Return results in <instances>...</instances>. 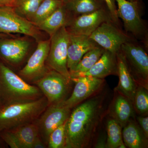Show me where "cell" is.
<instances>
[{
  "instance_id": "20",
  "label": "cell",
  "mask_w": 148,
  "mask_h": 148,
  "mask_svg": "<svg viewBox=\"0 0 148 148\" xmlns=\"http://www.w3.org/2000/svg\"><path fill=\"white\" fill-rule=\"evenodd\" d=\"M64 3L71 20L76 16L107 7L103 0H65Z\"/></svg>"
},
{
  "instance_id": "36",
  "label": "cell",
  "mask_w": 148,
  "mask_h": 148,
  "mask_svg": "<svg viewBox=\"0 0 148 148\" xmlns=\"http://www.w3.org/2000/svg\"><path fill=\"white\" fill-rule=\"evenodd\" d=\"M65 1V0H63V1Z\"/></svg>"
},
{
  "instance_id": "13",
  "label": "cell",
  "mask_w": 148,
  "mask_h": 148,
  "mask_svg": "<svg viewBox=\"0 0 148 148\" xmlns=\"http://www.w3.org/2000/svg\"><path fill=\"white\" fill-rule=\"evenodd\" d=\"M75 83L70 97L60 103L63 106L72 109L88 98L95 95L101 90L105 80L89 76H78L71 78Z\"/></svg>"
},
{
  "instance_id": "31",
  "label": "cell",
  "mask_w": 148,
  "mask_h": 148,
  "mask_svg": "<svg viewBox=\"0 0 148 148\" xmlns=\"http://www.w3.org/2000/svg\"><path fill=\"white\" fill-rule=\"evenodd\" d=\"M138 123L141 126V129L147 138L148 137V116H138L137 118Z\"/></svg>"
},
{
  "instance_id": "24",
  "label": "cell",
  "mask_w": 148,
  "mask_h": 148,
  "mask_svg": "<svg viewBox=\"0 0 148 148\" xmlns=\"http://www.w3.org/2000/svg\"><path fill=\"white\" fill-rule=\"evenodd\" d=\"M122 127L115 120L110 118L107 123L108 138L106 147L119 148L123 143L122 134Z\"/></svg>"
},
{
  "instance_id": "22",
  "label": "cell",
  "mask_w": 148,
  "mask_h": 148,
  "mask_svg": "<svg viewBox=\"0 0 148 148\" xmlns=\"http://www.w3.org/2000/svg\"><path fill=\"white\" fill-rule=\"evenodd\" d=\"M105 50L103 48L98 45L86 52L75 69L70 73L71 77L78 74L85 73L90 70L99 60Z\"/></svg>"
},
{
  "instance_id": "7",
  "label": "cell",
  "mask_w": 148,
  "mask_h": 148,
  "mask_svg": "<svg viewBox=\"0 0 148 148\" xmlns=\"http://www.w3.org/2000/svg\"><path fill=\"white\" fill-rule=\"evenodd\" d=\"M89 38L105 50L115 53L119 51L125 43L135 40L112 21L103 22Z\"/></svg>"
},
{
  "instance_id": "29",
  "label": "cell",
  "mask_w": 148,
  "mask_h": 148,
  "mask_svg": "<svg viewBox=\"0 0 148 148\" xmlns=\"http://www.w3.org/2000/svg\"><path fill=\"white\" fill-rule=\"evenodd\" d=\"M1 136L5 142L11 148H24L18 138L11 130L1 132Z\"/></svg>"
},
{
  "instance_id": "5",
  "label": "cell",
  "mask_w": 148,
  "mask_h": 148,
  "mask_svg": "<svg viewBox=\"0 0 148 148\" xmlns=\"http://www.w3.org/2000/svg\"><path fill=\"white\" fill-rule=\"evenodd\" d=\"M147 49L135 40L125 43L120 51L135 82L138 86L148 89Z\"/></svg>"
},
{
  "instance_id": "37",
  "label": "cell",
  "mask_w": 148,
  "mask_h": 148,
  "mask_svg": "<svg viewBox=\"0 0 148 148\" xmlns=\"http://www.w3.org/2000/svg\"><path fill=\"white\" fill-rule=\"evenodd\" d=\"M18 1V0H17V1Z\"/></svg>"
},
{
  "instance_id": "32",
  "label": "cell",
  "mask_w": 148,
  "mask_h": 148,
  "mask_svg": "<svg viewBox=\"0 0 148 148\" xmlns=\"http://www.w3.org/2000/svg\"><path fill=\"white\" fill-rule=\"evenodd\" d=\"M47 147L41 140L39 136H38L33 143L32 148H45Z\"/></svg>"
},
{
  "instance_id": "12",
  "label": "cell",
  "mask_w": 148,
  "mask_h": 148,
  "mask_svg": "<svg viewBox=\"0 0 148 148\" xmlns=\"http://www.w3.org/2000/svg\"><path fill=\"white\" fill-rule=\"evenodd\" d=\"M50 40H40L34 52L27 63L19 71L20 76L26 81L35 83L48 71L45 64L47 59Z\"/></svg>"
},
{
  "instance_id": "11",
  "label": "cell",
  "mask_w": 148,
  "mask_h": 148,
  "mask_svg": "<svg viewBox=\"0 0 148 148\" xmlns=\"http://www.w3.org/2000/svg\"><path fill=\"white\" fill-rule=\"evenodd\" d=\"M114 20L108 8L105 7L72 18L66 27L71 34L90 36L102 23Z\"/></svg>"
},
{
  "instance_id": "25",
  "label": "cell",
  "mask_w": 148,
  "mask_h": 148,
  "mask_svg": "<svg viewBox=\"0 0 148 148\" xmlns=\"http://www.w3.org/2000/svg\"><path fill=\"white\" fill-rule=\"evenodd\" d=\"M64 4L63 0H44L32 18V22L36 26L50 16Z\"/></svg>"
},
{
  "instance_id": "9",
  "label": "cell",
  "mask_w": 148,
  "mask_h": 148,
  "mask_svg": "<svg viewBox=\"0 0 148 148\" xmlns=\"http://www.w3.org/2000/svg\"><path fill=\"white\" fill-rule=\"evenodd\" d=\"M0 33L22 34L40 40L39 29L16 13L12 7L0 6Z\"/></svg>"
},
{
  "instance_id": "35",
  "label": "cell",
  "mask_w": 148,
  "mask_h": 148,
  "mask_svg": "<svg viewBox=\"0 0 148 148\" xmlns=\"http://www.w3.org/2000/svg\"><path fill=\"white\" fill-rule=\"evenodd\" d=\"M1 99H0V105H1Z\"/></svg>"
},
{
  "instance_id": "17",
  "label": "cell",
  "mask_w": 148,
  "mask_h": 148,
  "mask_svg": "<svg viewBox=\"0 0 148 148\" xmlns=\"http://www.w3.org/2000/svg\"><path fill=\"white\" fill-rule=\"evenodd\" d=\"M134 107L132 101L114 90L113 100L111 103L109 113L111 118L115 120L123 127L134 115Z\"/></svg>"
},
{
  "instance_id": "18",
  "label": "cell",
  "mask_w": 148,
  "mask_h": 148,
  "mask_svg": "<svg viewBox=\"0 0 148 148\" xmlns=\"http://www.w3.org/2000/svg\"><path fill=\"white\" fill-rule=\"evenodd\" d=\"M116 58L119 82L114 90L121 93L132 102L138 85L131 75L120 51L116 53Z\"/></svg>"
},
{
  "instance_id": "23",
  "label": "cell",
  "mask_w": 148,
  "mask_h": 148,
  "mask_svg": "<svg viewBox=\"0 0 148 148\" xmlns=\"http://www.w3.org/2000/svg\"><path fill=\"white\" fill-rule=\"evenodd\" d=\"M18 138L24 148H32L38 136V130L35 121L10 130Z\"/></svg>"
},
{
  "instance_id": "10",
  "label": "cell",
  "mask_w": 148,
  "mask_h": 148,
  "mask_svg": "<svg viewBox=\"0 0 148 148\" xmlns=\"http://www.w3.org/2000/svg\"><path fill=\"white\" fill-rule=\"evenodd\" d=\"M71 110L60 103L49 105L35 121L39 136L47 147L49 135L56 128L67 121L71 113Z\"/></svg>"
},
{
  "instance_id": "8",
  "label": "cell",
  "mask_w": 148,
  "mask_h": 148,
  "mask_svg": "<svg viewBox=\"0 0 148 148\" xmlns=\"http://www.w3.org/2000/svg\"><path fill=\"white\" fill-rule=\"evenodd\" d=\"M71 81L58 72L51 70L48 71L34 84L50 105L58 104L67 99Z\"/></svg>"
},
{
  "instance_id": "30",
  "label": "cell",
  "mask_w": 148,
  "mask_h": 148,
  "mask_svg": "<svg viewBox=\"0 0 148 148\" xmlns=\"http://www.w3.org/2000/svg\"><path fill=\"white\" fill-rule=\"evenodd\" d=\"M106 3L108 9L110 13L111 16L114 21L121 26L119 18L118 16L117 6L116 5L115 0H103Z\"/></svg>"
},
{
  "instance_id": "26",
  "label": "cell",
  "mask_w": 148,
  "mask_h": 148,
  "mask_svg": "<svg viewBox=\"0 0 148 148\" xmlns=\"http://www.w3.org/2000/svg\"><path fill=\"white\" fill-rule=\"evenodd\" d=\"M44 0H18L14 7L16 13L32 21L36 12Z\"/></svg>"
},
{
  "instance_id": "3",
  "label": "cell",
  "mask_w": 148,
  "mask_h": 148,
  "mask_svg": "<svg viewBox=\"0 0 148 148\" xmlns=\"http://www.w3.org/2000/svg\"><path fill=\"white\" fill-rule=\"evenodd\" d=\"M42 93L3 63H0V99L5 103L40 98Z\"/></svg>"
},
{
  "instance_id": "34",
  "label": "cell",
  "mask_w": 148,
  "mask_h": 148,
  "mask_svg": "<svg viewBox=\"0 0 148 148\" xmlns=\"http://www.w3.org/2000/svg\"><path fill=\"white\" fill-rule=\"evenodd\" d=\"M130 1H142V0H128Z\"/></svg>"
},
{
  "instance_id": "28",
  "label": "cell",
  "mask_w": 148,
  "mask_h": 148,
  "mask_svg": "<svg viewBox=\"0 0 148 148\" xmlns=\"http://www.w3.org/2000/svg\"><path fill=\"white\" fill-rule=\"evenodd\" d=\"M66 121L51 132L48 140V148H65L66 142Z\"/></svg>"
},
{
  "instance_id": "19",
  "label": "cell",
  "mask_w": 148,
  "mask_h": 148,
  "mask_svg": "<svg viewBox=\"0 0 148 148\" xmlns=\"http://www.w3.org/2000/svg\"><path fill=\"white\" fill-rule=\"evenodd\" d=\"M71 20L64 3L50 16L37 24L39 30L47 33L50 38L62 27L66 26Z\"/></svg>"
},
{
  "instance_id": "27",
  "label": "cell",
  "mask_w": 148,
  "mask_h": 148,
  "mask_svg": "<svg viewBox=\"0 0 148 148\" xmlns=\"http://www.w3.org/2000/svg\"><path fill=\"white\" fill-rule=\"evenodd\" d=\"M148 89L138 86L133 99V107L139 114L147 113L148 111Z\"/></svg>"
},
{
  "instance_id": "15",
  "label": "cell",
  "mask_w": 148,
  "mask_h": 148,
  "mask_svg": "<svg viewBox=\"0 0 148 148\" xmlns=\"http://www.w3.org/2000/svg\"><path fill=\"white\" fill-rule=\"evenodd\" d=\"M30 43L24 39H10L0 41V56L12 65L21 63L27 56Z\"/></svg>"
},
{
  "instance_id": "1",
  "label": "cell",
  "mask_w": 148,
  "mask_h": 148,
  "mask_svg": "<svg viewBox=\"0 0 148 148\" xmlns=\"http://www.w3.org/2000/svg\"><path fill=\"white\" fill-rule=\"evenodd\" d=\"M105 96L97 94L76 106L66 123L65 148L87 147L104 117Z\"/></svg>"
},
{
  "instance_id": "2",
  "label": "cell",
  "mask_w": 148,
  "mask_h": 148,
  "mask_svg": "<svg viewBox=\"0 0 148 148\" xmlns=\"http://www.w3.org/2000/svg\"><path fill=\"white\" fill-rule=\"evenodd\" d=\"M49 105L44 96L5 103L0 106V132L35 121Z\"/></svg>"
},
{
  "instance_id": "6",
  "label": "cell",
  "mask_w": 148,
  "mask_h": 148,
  "mask_svg": "<svg viewBox=\"0 0 148 148\" xmlns=\"http://www.w3.org/2000/svg\"><path fill=\"white\" fill-rule=\"evenodd\" d=\"M69 38L70 34L66 26L59 29L51 37L50 48L46 61L51 70L58 72L68 79L71 80L67 66Z\"/></svg>"
},
{
  "instance_id": "4",
  "label": "cell",
  "mask_w": 148,
  "mask_h": 148,
  "mask_svg": "<svg viewBox=\"0 0 148 148\" xmlns=\"http://www.w3.org/2000/svg\"><path fill=\"white\" fill-rule=\"evenodd\" d=\"M117 14L123 22L127 34L148 47V29L145 21L142 18V1L115 0Z\"/></svg>"
},
{
  "instance_id": "21",
  "label": "cell",
  "mask_w": 148,
  "mask_h": 148,
  "mask_svg": "<svg viewBox=\"0 0 148 148\" xmlns=\"http://www.w3.org/2000/svg\"><path fill=\"white\" fill-rule=\"evenodd\" d=\"M140 127L130 120L122 130L123 140L126 147L130 148H143L147 147V138Z\"/></svg>"
},
{
  "instance_id": "16",
  "label": "cell",
  "mask_w": 148,
  "mask_h": 148,
  "mask_svg": "<svg viewBox=\"0 0 148 148\" xmlns=\"http://www.w3.org/2000/svg\"><path fill=\"white\" fill-rule=\"evenodd\" d=\"M117 70L116 53L105 50L99 60L90 70L73 77L89 76L104 79L110 75H117Z\"/></svg>"
},
{
  "instance_id": "33",
  "label": "cell",
  "mask_w": 148,
  "mask_h": 148,
  "mask_svg": "<svg viewBox=\"0 0 148 148\" xmlns=\"http://www.w3.org/2000/svg\"><path fill=\"white\" fill-rule=\"evenodd\" d=\"M17 0H0V6H10L14 8Z\"/></svg>"
},
{
  "instance_id": "14",
  "label": "cell",
  "mask_w": 148,
  "mask_h": 148,
  "mask_svg": "<svg viewBox=\"0 0 148 148\" xmlns=\"http://www.w3.org/2000/svg\"><path fill=\"white\" fill-rule=\"evenodd\" d=\"M97 46L89 36L70 34L67 58V66L70 73L86 52Z\"/></svg>"
}]
</instances>
